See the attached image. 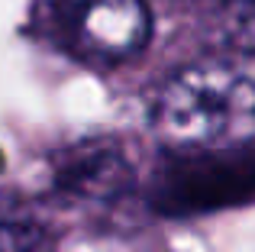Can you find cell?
<instances>
[{
  "instance_id": "1",
  "label": "cell",
  "mask_w": 255,
  "mask_h": 252,
  "mask_svg": "<svg viewBox=\"0 0 255 252\" xmlns=\"http://www.w3.org/2000/svg\"><path fill=\"white\" fill-rule=\"evenodd\" d=\"M152 129L181 152L246 145L255 136V81L220 58L184 65L158 88Z\"/></svg>"
},
{
  "instance_id": "2",
  "label": "cell",
  "mask_w": 255,
  "mask_h": 252,
  "mask_svg": "<svg viewBox=\"0 0 255 252\" xmlns=\"http://www.w3.org/2000/svg\"><path fill=\"white\" fill-rule=\"evenodd\" d=\"M45 19L58 49L97 68L132 62L152 42L145 0H49Z\"/></svg>"
},
{
  "instance_id": "3",
  "label": "cell",
  "mask_w": 255,
  "mask_h": 252,
  "mask_svg": "<svg viewBox=\"0 0 255 252\" xmlns=\"http://www.w3.org/2000/svg\"><path fill=\"white\" fill-rule=\"evenodd\" d=\"M129 181H132V171L126 165L123 152L113 142H104V139L71 145L58 158V184L81 197L110 201V197L123 194L129 188Z\"/></svg>"
},
{
  "instance_id": "4",
  "label": "cell",
  "mask_w": 255,
  "mask_h": 252,
  "mask_svg": "<svg viewBox=\"0 0 255 252\" xmlns=\"http://www.w3.org/2000/svg\"><path fill=\"white\" fill-rule=\"evenodd\" d=\"M45 233L32 223H0V252H42Z\"/></svg>"
},
{
  "instance_id": "5",
  "label": "cell",
  "mask_w": 255,
  "mask_h": 252,
  "mask_svg": "<svg viewBox=\"0 0 255 252\" xmlns=\"http://www.w3.org/2000/svg\"><path fill=\"white\" fill-rule=\"evenodd\" d=\"M226 13L233 19V29L243 39H255V0H226Z\"/></svg>"
}]
</instances>
